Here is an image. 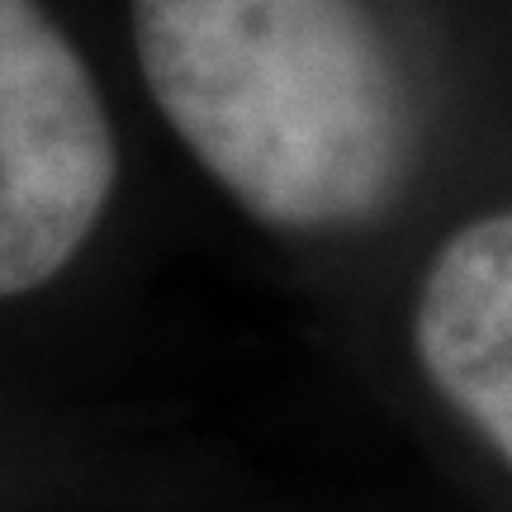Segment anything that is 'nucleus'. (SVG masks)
Masks as SVG:
<instances>
[{
    "mask_svg": "<svg viewBox=\"0 0 512 512\" xmlns=\"http://www.w3.org/2000/svg\"><path fill=\"white\" fill-rule=\"evenodd\" d=\"M133 53L171 133L261 228H366L413 176L418 105L370 0H133Z\"/></svg>",
    "mask_w": 512,
    "mask_h": 512,
    "instance_id": "obj_1",
    "label": "nucleus"
},
{
    "mask_svg": "<svg viewBox=\"0 0 512 512\" xmlns=\"http://www.w3.org/2000/svg\"><path fill=\"white\" fill-rule=\"evenodd\" d=\"M119 181L105 95L38 0H0V299L67 271Z\"/></svg>",
    "mask_w": 512,
    "mask_h": 512,
    "instance_id": "obj_2",
    "label": "nucleus"
},
{
    "mask_svg": "<svg viewBox=\"0 0 512 512\" xmlns=\"http://www.w3.org/2000/svg\"><path fill=\"white\" fill-rule=\"evenodd\" d=\"M422 375L512 465V209L465 223L413 309Z\"/></svg>",
    "mask_w": 512,
    "mask_h": 512,
    "instance_id": "obj_3",
    "label": "nucleus"
}]
</instances>
